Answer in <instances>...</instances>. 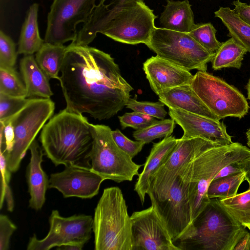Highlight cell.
<instances>
[{
	"label": "cell",
	"mask_w": 250,
	"mask_h": 250,
	"mask_svg": "<svg viewBox=\"0 0 250 250\" xmlns=\"http://www.w3.org/2000/svg\"><path fill=\"white\" fill-rule=\"evenodd\" d=\"M61 73L65 109L99 121L121 111L133 90L110 54L75 42L66 46Z\"/></svg>",
	"instance_id": "6da1fadb"
},
{
	"label": "cell",
	"mask_w": 250,
	"mask_h": 250,
	"mask_svg": "<svg viewBox=\"0 0 250 250\" xmlns=\"http://www.w3.org/2000/svg\"><path fill=\"white\" fill-rule=\"evenodd\" d=\"M100 0L87 21L78 32L75 42L88 45L100 33L121 43L146 44L155 28L157 16L143 0H125L119 3L105 4Z\"/></svg>",
	"instance_id": "7a4b0ae2"
},
{
	"label": "cell",
	"mask_w": 250,
	"mask_h": 250,
	"mask_svg": "<svg viewBox=\"0 0 250 250\" xmlns=\"http://www.w3.org/2000/svg\"><path fill=\"white\" fill-rule=\"evenodd\" d=\"M40 141L44 155L56 166L91 167L93 139L90 123L83 115L65 108L52 116L42 128Z\"/></svg>",
	"instance_id": "3957f363"
},
{
	"label": "cell",
	"mask_w": 250,
	"mask_h": 250,
	"mask_svg": "<svg viewBox=\"0 0 250 250\" xmlns=\"http://www.w3.org/2000/svg\"><path fill=\"white\" fill-rule=\"evenodd\" d=\"M193 233L174 245L180 250H233L246 227L233 218L218 198H212L192 222Z\"/></svg>",
	"instance_id": "277c9868"
},
{
	"label": "cell",
	"mask_w": 250,
	"mask_h": 250,
	"mask_svg": "<svg viewBox=\"0 0 250 250\" xmlns=\"http://www.w3.org/2000/svg\"><path fill=\"white\" fill-rule=\"evenodd\" d=\"M132 223L121 189H104L93 218L95 250H132Z\"/></svg>",
	"instance_id": "5b68a950"
},
{
	"label": "cell",
	"mask_w": 250,
	"mask_h": 250,
	"mask_svg": "<svg viewBox=\"0 0 250 250\" xmlns=\"http://www.w3.org/2000/svg\"><path fill=\"white\" fill-rule=\"evenodd\" d=\"M250 155V149L239 143L215 145L199 153L192 161L188 184V196L192 220L209 203L207 195L209 184L225 166Z\"/></svg>",
	"instance_id": "8992f818"
},
{
	"label": "cell",
	"mask_w": 250,
	"mask_h": 250,
	"mask_svg": "<svg viewBox=\"0 0 250 250\" xmlns=\"http://www.w3.org/2000/svg\"><path fill=\"white\" fill-rule=\"evenodd\" d=\"M93 142L89 158L91 169L105 180L117 183L131 181L142 166L135 163L115 142L111 128L90 123Z\"/></svg>",
	"instance_id": "52a82bcc"
},
{
	"label": "cell",
	"mask_w": 250,
	"mask_h": 250,
	"mask_svg": "<svg viewBox=\"0 0 250 250\" xmlns=\"http://www.w3.org/2000/svg\"><path fill=\"white\" fill-rule=\"evenodd\" d=\"M55 109V103L50 98H31L21 109L5 121L11 124L14 134L11 149L3 153L7 168L11 173L18 170L27 150L52 117Z\"/></svg>",
	"instance_id": "ba28073f"
},
{
	"label": "cell",
	"mask_w": 250,
	"mask_h": 250,
	"mask_svg": "<svg viewBox=\"0 0 250 250\" xmlns=\"http://www.w3.org/2000/svg\"><path fill=\"white\" fill-rule=\"evenodd\" d=\"M192 161L181 168L165 197L151 203L174 244L189 238L194 231L188 196Z\"/></svg>",
	"instance_id": "9c48e42d"
},
{
	"label": "cell",
	"mask_w": 250,
	"mask_h": 250,
	"mask_svg": "<svg viewBox=\"0 0 250 250\" xmlns=\"http://www.w3.org/2000/svg\"><path fill=\"white\" fill-rule=\"evenodd\" d=\"M156 55L188 70L207 72L215 53L208 51L188 33L162 27L153 29L145 44Z\"/></svg>",
	"instance_id": "30bf717a"
},
{
	"label": "cell",
	"mask_w": 250,
	"mask_h": 250,
	"mask_svg": "<svg viewBox=\"0 0 250 250\" xmlns=\"http://www.w3.org/2000/svg\"><path fill=\"white\" fill-rule=\"evenodd\" d=\"M190 86L218 120L228 117L241 119L250 106L245 96L235 87L207 72L198 71Z\"/></svg>",
	"instance_id": "8fae6325"
},
{
	"label": "cell",
	"mask_w": 250,
	"mask_h": 250,
	"mask_svg": "<svg viewBox=\"0 0 250 250\" xmlns=\"http://www.w3.org/2000/svg\"><path fill=\"white\" fill-rule=\"evenodd\" d=\"M96 0H53L48 13L44 42L63 44L75 42L77 25L85 23L94 10Z\"/></svg>",
	"instance_id": "7c38bea8"
},
{
	"label": "cell",
	"mask_w": 250,
	"mask_h": 250,
	"mask_svg": "<svg viewBox=\"0 0 250 250\" xmlns=\"http://www.w3.org/2000/svg\"><path fill=\"white\" fill-rule=\"evenodd\" d=\"M50 228L47 235L39 239L34 234L30 238L27 250H49L69 244L85 245L91 237L93 218L85 214L64 217L53 210L49 217Z\"/></svg>",
	"instance_id": "4fadbf2b"
},
{
	"label": "cell",
	"mask_w": 250,
	"mask_h": 250,
	"mask_svg": "<svg viewBox=\"0 0 250 250\" xmlns=\"http://www.w3.org/2000/svg\"><path fill=\"white\" fill-rule=\"evenodd\" d=\"M132 223V250H180L154 208L134 211Z\"/></svg>",
	"instance_id": "5bb4252c"
},
{
	"label": "cell",
	"mask_w": 250,
	"mask_h": 250,
	"mask_svg": "<svg viewBox=\"0 0 250 250\" xmlns=\"http://www.w3.org/2000/svg\"><path fill=\"white\" fill-rule=\"evenodd\" d=\"M104 180L91 167L70 164L63 171L50 175L48 188L57 189L64 198L89 199L99 193Z\"/></svg>",
	"instance_id": "9a60e30c"
},
{
	"label": "cell",
	"mask_w": 250,
	"mask_h": 250,
	"mask_svg": "<svg viewBox=\"0 0 250 250\" xmlns=\"http://www.w3.org/2000/svg\"><path fill=\"white\" fill-rule=\"evenodd\" d=\"M168 114L183 129V139L199 137L219 146L232 143L225 125L220 120L176 108L169 107Z\"/></svg>",
	"instance_id": "2e32d148"
},
{
	"label": "cell",
	"mask_w": 250,
	"mask_h": 250,
	"mask_svg": "<svg viewBox=\"0 0 250 250\" xmlns=\"http://www.w3.org/2000/svg\"><path fill=\"white\" fill-rule=\"evenodd\" d=\"M143 70L151 88L157 95L166 90L190 84L193 78L189 70L157 55L144 62Z\"/></svg>",
	"instance_id": "e0dca14e"
},
{
	"label": "cell",
	"mask_w": 250,
	"mask_h": 250,
	"mask_svg": "<svg viewBox=\"0 0 250 250\" xmlns=\"http://www.w3.org/2000/svg\"><path fill=\"white\" fill-rule=\"evenodd\" d=\"M29 149L31 157L26 172L28 190L30 196L29 207L39 210L45 203L49 179L42 167L44 154L37 140L33 142Z\"/></svg>",
	"instance_id": "ac0fdd59"
},
{
	"label": "cell",
	"mask_w": 250,
	"mask_h": 250,
	"mask_svg": "<svg viewBox=\"0 0 250 250\" xmlns=\"http://www.w3.org/2000/svg\"><path fill=\"white\" fill-rule=\"evenodd\" d=\"M215 145H217L199 137L178 139L177 144L164 163L153 174L164 176L176 174L182 167L191 162L201 151Z\"/></svg>",
	"instance_id": "d6986e66"
},
{
	"label": "cell",
	"mask_w": 250,
	"mask_h": 250,
	"mask_svg": "<svg viewBox=\"0 0 250 250\" xmlns=\"http://www.w3.org/2000/svg\"><path fill=\"white\" fill-rule=\"evenodd\" d=\"M178 141V139L170 135L158 143L153 144L144 164V169L138 175L134 189L142 205L145 202L151 175L164 163Z\"/></svg>",
	"instance_id": "ffe728a7"
},
{
	"label": "cell",
	"mask_w": 250,
	"mask_h": 250,
	"mask_svg": "<svg viewBox=\"0 0 250 250\" xmlns=\"http://www.w3.org/2000/svg\"><path fill=\"white\" fill-rule=\"evenodd\" d=\"M159 100L168 108L185 111L217 120L190 84H185L165 90L158 95Z\"/></svg>",
	"instance_id": "44dd1931"
},
{
	"label": "cell",
	"mask_w": 250,
	"mask_h": 250,
	"mask_svg": "<svg viewBox=\"0 0 250 250\" xmlns=\"http://www.w3.org/2000/svg\"><path fill=\"white\" fill-rule=\"evenodd\" d=\"M20 69L26 87L27 98L49 99L53 95L49 79L40 68L34 55H24L20 61Z\"/></svg>",
	"instance_id": "7402d4cb"
},
{
	"label": "cell",
	"mask_w": 250,
	"mask_h": 250,
	"mask_svg": "<svg viewBox=\"0 0 250 250\" xmlns=\"http://www.w3.org/2000/svg\"><path fill=\"white\" fill-rule=\"evenodd\" d=\"M191 7L188 0H167L159 19L161 27L189 33L195 24Z\"/></svg>",
	"instance_id": "603a6c76"
},
{
	"label": "cell",
	"mask_w": 250,
	"mask_h": 250,
	"mask_svg": "<svg viewBox=\"0 0 250 250\" xmlns=\"http://www.w3.org/2000/svg\"><path fill=\"white\" fill-rule=\"evenodd\" d=\"M39 4L31 5L22 24L18 42V54L33 55L41 47L44 41L40 35L38 24Z\"/></svg>",
	"instance_id": "cb8c5ba5"
},
{
	"label": "cell",
	"mask_w": 250,
	"mask_h": 250,
	"mask_svg": "<svg viewBox=\"0 0 250 250\" xmlns=\"http://www.w3.org/2000/svg\"><path fill=\"white\" fill-rule=\"evenodd\" d=\"M66 46L44 42L36 52L35 59L40 68L50 79H60Z\"/></svg>",
	"instance_id": "d4e9b609"
},
{
	"label": "cell",
	"mask_w": 250,
	"mask_h": 250,
	"mask_svg": "<svg viewBox=\"0 0 250 250\" xmlns=\"http://www.w3.org/2000/svg\"><path fill=\"white\" fill-rule=\"evenodd\" d=\"M214 13L228 29V36L233 38L250 53V25L241 20L229 7H220Z\"/></svg>",
	"instance_id": "484cf974"
},
{
	"label": "cell",
	"mask_w": 250,
	"mask_h": 250,
	"mask_svg": "<svg viewBox=\"0 0 250 250\" xmlns=\"http://www.w3.org/2000/svg\"><path fill=\"white\" fill-rule=\"evenodd\" d=\"M247 52L244 47L230 38L221 43L219 48L215 52L211 61L212 67L214 70L226 67L239 69Z\"/></svg>",
	"instance_id": "4316f807"
},
{
	"label": "cell",
	"mask_w": 250,
	"mask_h": 250,
	"mask_svg": "<svg viewBox=\"0 0 250 250\" xmlns=\"http://www.w3.org/2000/svg\"><path fill=\"white\" fill-rule=\"evenodd\" d=\"M219 201L233 218L250 229V186L243 192L228 198L220 199Z\"/></svg>",
	"instance_id": "83f0119b"
},
{
	"label": "cell",
	"mask_w": 250,
	"mask_h": 250,
	"mask_svg": "<svg viewBox=\"0 0 250 250\" xmlns=\"http://www.w3.org/2000/svg\"><path fill=\"white\" fill-rule=\"evenodd\" d=\"M246 180L244 172L213 179L209 184L207 195L209 199H225L237 194L241 184Z\"/></svg>",
	"instance_id": "f1b7e54d"
},
{
	"label": "cell",
	"mask_w": 250,
	"mask_h": 250,
	"mask_svg": "<svg viewBox=\"0 0 250 250\" xmlns=\"http://www.w3.org/2000/svg\"><path fill=\"white\" fill-rule=\"evenodd\" d=\"M0 93L26 98L27 91L24 82L14 67H0Z\"/></svg>",
	"instance_id": "f546056e"
},
{
	"label": "cell",
	"mask_w": 250,
	"mask_h": 250,
	"mask_svg": "<svg viewBox=\"0 0 250 250\" xmlns=\"http://www.w3.org/2000/svg\"><path fill=\"white\" fill-rule=\"evenodd\" d=\"M172 119L156 120L149 125L133 133V137L137 141L148 144L153 140L165 138L172 133L175 125Z\"/></svg>",
	"instance_id": "4dcf8cb0"
},
{
	"label": "cell",
	"mask_w": 250,
	"mask_h": 250,
	"mask_svg": "<svg viewBox=\"0 0 250 250\" xmlns=\"http://www.w3.org/2000/svg\"><path fill=\"white\" fill-rule=\"evenodd\" d=\"M217 30L211 22L195 23L188 33L208 51L215 53L221 43L216 37Z\"/></svg>",
	"instance_id": "1f68e13d"
},
{
	"label": "cell",
	"mask_w": 250,
	"mask_h": 250,
	"mask_svg": "<svg viewBox=\"0 0 250 250\" xmlns=\"http://www.w3.org/2000/svg\"><path fill=\"white\" fill-rule=\"evenodd\" d=\"M126 107L133 111L142 113L155 118L163 120L167 115L165 104L161 101L158 102H140L136 99L129 98Z\"/></svg>",
	"instance_id": "d6a6232c"
},
{
	"label": "cell",
	"mask_w": 250,
	"mask_h": 250,
	"mask_svg": "<svg viewBox=\"0 0 250 250\" xmlns=\"http://www.w3.org/2000/svg\"><path fill=\"white\" fill-rule=\"evenodd\" d=\"M29 99L0 93V122L8 120L18 112L25 106Z\"/></svg>",
	"instance_id": "836d02e7"
},
{
	"label": "cell",
	"mask_w": 250,
	"mask_h": 250,
	"mask_svg": "<svg viewBox=\"0 0 250 250\" xmlns=\"http://www.w3.org/2000/svg\"><path fill=\"white\" fill-rule=\"evenodd\" d=\"M17 51L13 40L0 31V67H14L17 61Z\"/></svg>",
	"instance_id": "e575fe53"
},
{
	"label": "cell",
	"mask_w": 250,
	"mask_h": 250,
	"mask_svg": "<svg viewBox=\"0 0 250 250\" xmlns=\"http://www.w3.org/2000/svg\"><path fill=\"white\" fill-rule=\"evenodd\" d=\"M118 118L123 129L130 127L136 130L144 128L157 120L152 116L135 111L125 113Z\"/></svg>",
	"instance_id": "d590c367"
},
{
	"label": "cell",
	"mask_w": 250,
	"mask_h": 250,
	"mask_svg": "<svg viewBox=\"0 0 250 250\" xmlns=\"http://www.w3.org/2000/svg\"><path fill=\"white\" fill-rule=\"evenodd\" d=\"M111 134L117 145L131 158L136 156L146 144L140 141L131 140L118 129L112 130Z\"/></svg>",
	"instance_id": "8d00e7d4"
},
{
	"label": "cell",
	"mask_w": 250,
	"mask_h": 250,
	"mask_svg": "<svg viewBox=\"0 0 250 250\" xmlns=\"http://www.w3.org/2000/svg\"><path fill=\"white\" fill-rule=\"evenodd\" d=\"M17 226L5 215H0V250H7L10 240Z\"/></svg>",
	"instance_id": "74e56055"
},
{
	"label": "cell",
	"mask_w": 250,
	"mask_h": 250,
	"mask_svg": "<svg viewBox=\"0 0 250 250\" xmlns=\"http://www.w3.org/2000/svg\"><path fill=\"white\" fill-rule=\"evenodd\" d=\"M0 154L1 172L0 208L1 209L5 200V188L10 181L11 172L7 168L4 155L1 152H0Z\"/></svg>",
	"instance_id": "f35d334b"
},
{
	"label": "cell",
	"mask_w": 250,
	"mask_h": 250,
	"mask_svg": "<svg viewBox=\"0 0 250 250\" xmlns=\"http://www.w3.org/2000/svg\"><path fill=\"white\" fill-rule=\"evenodd\" d=\"M234 8L235 14L243 21L250 25V4L242 2L240 0H236L232 2Z\"/></svg>",
	"instance_id": "ab89813d"
},
{
	"label": "cell",
	"mask_w": 250,
	"mask_h": 250,
	"mask_svg": "<svg viewBox=\"0 0 250 250\" xmlns=\"http://www.w3.org/2000/svg\"><path fill=\"white\" fill-rule=\"evenodd\" d=\"M238 162H233L223 167L216 174L214 179L243 172L238 165Z\"/></svg>",
	"instance_id": "60d3db41"
},
{
	"label": "cell",
	"mask_w": 250,
	"mask_h": 250,
	"mask_svg": "<svg viewBox=\"0 0 250 250\" xmlns=\"http://www.w3.org/2000/svg\"><path fill=\"white\" fill-rule=\"evenodd\" d=\"M233 250H250V232L246 230L238 240Z\"/></svg>",
	"instance_id": "b9f144b4"
},
{
	"label": "cell",
	"mask_w": 250,
	"mask_h": 250,
	"mask_svg": "<svg viewBox=\"0 0 250 250\" xmlns=\"http://www.w3.org/2000/svg\"><path fill=\"white\" fill-rule=\"evenodd\" d=\"M238 165L245 173L246 180L250 186V155L238 162Z\"/></svg>",
	"instance_id": "7bdbcfd3"
},
{
	"label": "cell",
	"mask_w": 250,
	"mask_h": 250,
	"mask_svg": "<svg viewBox=\"0 0 250 250\" xmlns=\"http://www.w3.org/2000/svg\"><path fill=\"white\" fill-rule=\"evenodd\" d=\"M5 199L6 202L7 210L10 212H12L14 208V202L12 192L9 185L5 188Z\"/></svg>",
	"instance_id": "ee69618b"
},
{
	"label": "cell",
	"mask_w": 250,
	"mask_h": 250,
	"mask_svg": "<svg viewBox=\"0 0 250 250\" xmlns=\"http://www.w3.org/2000/svg\"><path fill=\"white\" fill-rule=\"evenodd\" d=\"M84 245L78 243H69L58 247L56 248L59 250H81Z\"/></svg>",
	"instance_id": "f6af8a7d"
},
{
	"label": "cell",
	"mask_w": 250,
	"mask_h": 250,
	"mask_svg": "<svg viewBox=\"0 0 250 250\" xmlns=\"http://www.w3.org/2000/svg\"><path fill=\"white\" fill-rule=\"evenodd\" d=\"M246 89L247 90L248 99L250 100V78L247 83Z\"/></svg>",
	"instance_id": "bcb514c9"
},
{
	"label": "cell",
	"mask_w": 250,
	"mask_h": 250,
	"mask_svg": "<svg viewBox=\"0 0 250 250\" xmlns=\"http://www.w3.org/2000/svg\"><path fill=\"white\" fill-rule=\"evenodd\" d=\"M246 137L247 139V145L250 148V127L248 129L246 132Z\"/></svg>",
	"instance_id": "7dc6e473"
},
{
	"label": "cell",
	"mask_w": 250,
	"mask_h": 250,
	"mask_svg": "<svg viewBox=\"0 0 250 250\" xmlns=\"http://www.w3.org/2000/svg\"><path fill=\"white\" fill-rule=\"evenodd\" d=\"M106 0H109L110 1L109 3V5H114L121 2L125 0H105V1Z\"/></svg>",
	"instance_id": "c3c4849f"
},
{
	"label": "cell",
	"mask_w": 250,
	"mask_h": 250,
	"mask_svg": "<svg viewBox=\"0 0 250 250\" xmlns=\"http://www.w3.org/2000/svg\"><path fill=\"white\" fill-rule=\"evenodd\" d=\"M249 229L250 230V229Z\"/></svg>",
	"instance_id": "681fc988"
},
{
	"label": "cell",
	"mask_w": 250,
	"mask_h": 250,
	"mask_svg": "<svg viewBox=\"0 0 250 250\" xmlns=\"http://www.w3.org/2000/svg\"></svg>",
	"instance_id": "f907efd6"
}]
</instances>
